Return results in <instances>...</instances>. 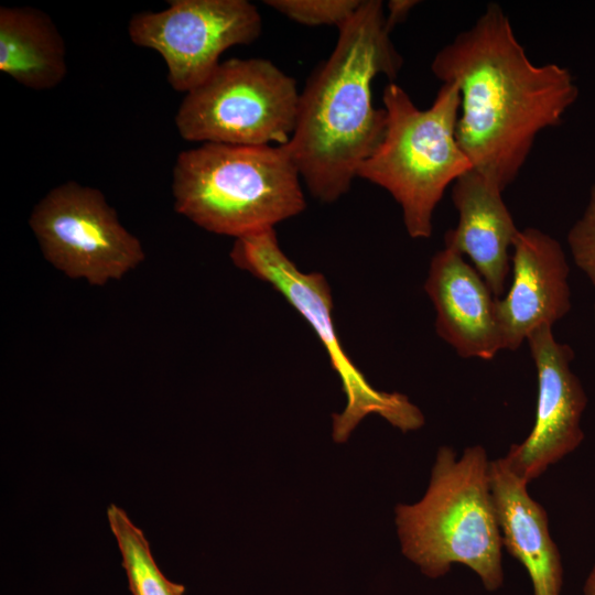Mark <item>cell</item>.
Wrapping results in <instances>:
<instances>
[{
  "instance_id": "obj_1",
  "label": "cell",
  "mask_w": 595,
  "mask_h": 595,
  "mask_svg": "<svg viewBox=\"0 0 595 595\" xmlns=\"http://www.w3.org/2000/svg\"><path fill=\"white\" fill-rule=\"evenodd\" d=\"M431 69L459 89L456 139L473 170L502 191L518 176L538 134L558 126L578 97L567 68L531 62L497 3L443 46Z\"/></svg>"
},
{
  "instance_id": "obj_2",
  "label": "cell",
  "mask_w": 595,
  "mask_h": 595,
  "mask_svg": "<svg viewBox=\"0 0 595 595\" xmlns=\"http://www.w3.org/2000/svg\"><path fill=\"white\" fill-rule=\"evenodd\" d=\"M380 0H361L338 29L336 45L300 93L294 131L285 144L312 196L333 203L350 190L360 164L380 143L386 110L372 105V80H393L402 57Z\"/></svg>"
},
{
  "instance_id": "obj_3",
  "label": "cell",
  "mask_w": 595,
  "mask_h": 595,
  "mask_svg": "<svg viewBox=\"0 0 595 595\" xmlns=\"http://www.w3.org/2000/svg\"><path fill=\"white\" fill-rule=\"evenodd\" d=\"M490 461L482 445L456 457L439 448L424 497L396 507V524L404 556L437 578L453 564L470 569L494 592L504 584L502 541L490 491Z\"/></svg>"
},
{
  "instance_id": "obj_4",
  "label": "cell",
  "mask_w": 595,
  "mask_h": 595,
  "mask_svg": "<svg viewBox=\"0 0 595 595\" xmlns=\"http://www.w3.org/2000/svg\"><path fill=\"white\" fill-rule=\"evenodd\" d=\"M301 181L285 144L202 143L176 158L174 208L207 231L237 239L301 214Z\"/></svg>"
},
{
  "instance_id": "obj_5",
  "label": "cell",
  "mask_w": 595,
  "mask_h": 595,
  "mask_svg": "<svg viewBox=\"0 0 595 595\" xmlns=\"http://www.w3.org/2000/svg\"><path fill=\"white\" fill-rule=\"evenodd\" d=\"M382 101L385 133L357 177L390 193L409 236L425 239L432 236L433 214L447 186L473 170L456 139L459 89L443 83L433 104L420 109L402 87L390 83Z\"/></svg>"
},
{
  "instance_id": "obj_6",
  "label": "cell",
  "mask_w": 595,
  "mask_h": 595,
  "mask_svg": "<svg viewBox=\"0 0 595 595\" xmlns=\"http://www.w3.org/2000/svg\"><path fill=\"white\" fill-rule=\"evenodd\" d=\"M230 258L241 270L272 285L307 321L323 344L347 398L344 411L333 414L335 442H346L369 414L380 415L402 432L415 431L424 424L423 413L407 396L374 388L344 351L325 277L302 272L282 251L274 228L237 238Z\"/></svg>"
},
{
  "instance_id": "obj_7",
  "label": "cell",
  "mask_w": 595,
  "mask_h": 595,
  "mask_svg": "<svg viewBox=\"0 0 595 595\" xmlns=\"http://www.w3.org/2000/svg\"><path fill=\"white\" fill-rule=\"evenodd\" d=\"M299 99L294 79L271 61L230 58L185 94L175 126L193 142L283 145L294 131Z\"/></svg>"
},
{
  "instance_id": "obj_8",
  "label": "cell",
  "mask_w": 595,
  "mask_h": 595,
  "mask_svg": "<svg viewBox=\"0 0 595 595\" xmlns=\"http://www.w3.org/2000/svg\"><path fill=\"white\" fill-rule=\"evenodd\" d=\"M29 225L52 266L91 285L120 280L145 258L140 240L119 221L104 194L75 181L47 192Z\"/></svg>"
},
{
  "instance_id": "obj_9",
  "label": "cell",
  "mask_w": 595,
  "mask_h": 595,
  "mask_svg": "<svg viewBox=\"0 0 595 595\" xmlns=\"http://www.w3.org/2000/svg\"><path fill=\"white\" fill-rule=\"evenodd\" d=\"M261 30V15L247 0H172L162 11L133 14L128 24L130 40L156 51L169 84L185 94L214 72L226 50L255 42Z\"/></svg>"
},
{
  "instance_id": "obj_10",
  "label": "cell",
  "mask_w": 595,
  "mask_h": 595,
  "mask_svg": "<svg viewBox=\"0 0 595 595\" xmlns=\"http://www.w3.org/2000/svg\"><path fill=\"white\" fill-rule=\"evenodd\" d=\"M527 342L537 369L536 419L529 435L512 444L504 459L529 484L583 442L581 419L587 398L570 367L573 350L554 338L552 326L534 329Z\"/></svg>"
},
{
  "instance_id": "obj_11",
  "label": "cell",
  "mask_w": 595,
  "mask_h": 595,
  "mask_svg": "<svg viewBox=\"0 0 595 595\" xmlns=\"http://www.w3.org/2000/svg\"><path fill=\"white\" fill-rule=\"evenodd\" d=\"M510 260L512 282L496 300V317L504 349L516 350L534 329L553 326L570 311V268L559 241L532 227L519 230Z\"/></svg>"
},
{
  "instance_id": "obj_12",
  "label": "cell",
  "mask_w": 595,
  "mask_h": 595,
  "mask_svg": "<svg viewBox=\"0 0 595 595\" xmlns=\"http://www.w3.org/2000/svg\"><path fill=\"white\" fill-rule=\"evenodd\" d=\"M424 290L437 335L463 358L491 360L504 349L489 286L461 253L444 246L430 262Z\"/></svg>"
},
{
  "instance_id": "obj_13",
  "label": "cell",
  "mask_w": 595,
  "mask_h": 595,
  "mask_svg": "<svg viewBox=\"0 0 595 595\" xmlns=\"http://www.w3.org/2000/svg\"><path fill=\"white\" fill-rule=\"evenodd\" d=\"M502 192L475 170L458 177L452 187L458 223L444 236L445 246L469 258L497 299L505 290L509 249L519 232Z\"/></svg>"
},
{
  "instance_id": "obj_14",
  "label": "cell",
  "mask_w": 595,
  "mask_h": 595,
  "mask_svg": "<svg viewBox=\"0 0 595 595\" xmlns=\"http://www.w3.org/2000/svg\"><path fill=\"white\" fill-rule=\"evenodd\" d=\"M490 491L502 547L527 570L533 595H561L563 566L545 509L528 493L504 457L490 461Z\"/></svg>"
},
{
  "instance_id": "obj_15",
  "label": "cell",
  "mask_w": 595,
  "mask_h": 595,
  "mask_svg": "<svg viewBox=\"0 0 595 595\" xmlns=\"http://www.w3.org/2000/svg\"><path fill=\"white\" fill-rule=\"evenodd\" d=\"M0 71L34 90L67 74L66 47L51 17L32 7H0Z\"/></svg>"
},
{
  "instance_id": "obj_16",
  "label": "cell",
  "mask_w": 595,
  "mask_h": 595,
  "mask_svg": "<svg viewBox=\"0 0 595 595\" xmlns=\"http://www.w3.org/2000/svg\"><path fill=\"white\" fill-rule=\"evenodd\" d=\"M110 530L122 556L132 595H184L185 586L165 577L159 569L143 531L115 504L107 508Z\"/></svg>"
},
{
  "instance_id": "obj_17",
  "label": "cell",
  "mask_w": 595,
  "mask_h": 595,
  "mask_svg": "<svg viewBox=\"0 0 595 595\" xmlns=\"http://www.w3.org/2000/svg\"><path fill=\"white\" fill-rule=\"evenodd\" d=\"M264 3L300 24L339 29L355 14L361 0H267Z\"/></svg>"
},
{
  "instance_id": "obj_18",
  "label": "cell",
  "mask_w": 595,
  "mask_h": 595,
  "mask_svg": "<svg viewBox=\"0 0 595 595\" xmlns=\"http://www.w3.org/2000/svg\"><path fill=\"white\" fill-rule=\"evenodd\" d=\"M567 245L575 264L595 285V184L583 215L567 234Z\"/></svg>"
},
{
  "instance_id": "obj_19",
  "label": "cell",
  "mask_w": 595,
  "mask_h": 595,
  "mask_svg": "<svg viewBox=\"0 0 595 595\" xmlns=\"http://www.w3.org/2000/svg\"><path fill=\"white\" fill-rule=\"evenodd\" d=\"M419 3L412 0H391L387 4L388 13L386 14V21L388 28L392 31L393 28L404 21L410 10Z\"/></svg>"
},
{
  "instance_id": "obj_20",
  "label": "cell",
  "mask_w": 595,
  "mask_h": 595,
  "mask_svg": "<svg viewBox=\"0 0 595 595\" xmlns=\"http://www.w3.org/2000/svg\"><path fill=\"white\" fill-rule=\"evenodd\" d=\"M583 591L584 595H595V564L585 581Z\"/></svg>"
}]
</instances>
